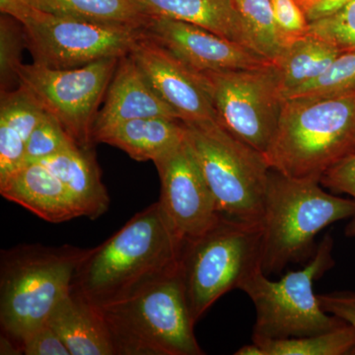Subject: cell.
<instances>
[{
  "label": "cell",
  "mask_w": 355,
  "mask_h": 355,
  "mask_svg": "<svg viewBox=\"0 0 355 355\" xmlns=\"http://www.w3.org/2000/svg\"><path fill=\"white\" fill-rule=\"evenodd\" d=\"M184 243L160 202L153 203L99 247L89 249L71 291L100 308L132 297L176 275Z\"/></svg>",
  "instance_id": "6da1fadb"
},
{
  "label": "cell",
  "mask_w": 355,
  "mask_h": 355,
  "mask_svg": "<svg viewBox=\"0 0 355 355\" xmlns=\"http://www.w3.org/2000/svg\"><path fill=\"white\" fill-rule=\"evenodd\" d=\"M355 153V90L331 97L284 99L272 144L270 169L294 179L320 181Z\"/></svg>",
  "instance_id": "7a4b0ae2"
},
{
  "label": "cell",
  "mask_w": 355,
  "mask_h": 355,
  "mask_svg": "<svg viewBox=\"0 0 355 355\" xmlns=\"http://www.w3.org/2000/svg\"><path fill=\"white\" fill-rule=\"evenodd\" d=\"M354 216L355 200L327 193L316 180L294 179L270 169L261 220V270L268 277L306 260L315 254L321 231Z\"/></svg>",
  "instance_id": "3957f363"
},
{
  "label": "cell",
  "mask_w": 355,
  "mask_h": 355,
  "mask_svg": "<svg viewBox=\"0 0 355 355\" xmlns=\"http://www.w3.org/2000/svg\"><path fill=\"white\" fill-rule=\"evenodd\" d=\"M89 249L64 245H20L2 250L0 258V324L22 349L28 334L46 323L71 289L77 268Z\"/></svg>",
  "instance_id": "277c9868"
},
{
  "label": "cell",
  "mask_w": 355,
  "mask_h": 355,
  "mask_svg": "<svg viewBox=\"0 0 355 355\" xmlns=\"http://www.w3.org/2000/svg\"><path fill=\"white\" fill-rule=\"evenodd\" d=\"M261 223L219 217L202 235L186 240L178 275L193 321L224 294L239 289L261 268Z\"/></svg>",
  "instance_id": "5b68a950"
},
{
  "label": "cell",
  "mask_w": 355,
  "mask_h": 355,
  "mask_svg": "<svg viewBox=\"0 0 355 355\" xmlns=\"http://www.w3.org/2000/svg\"><path fill=\"white\" fill-rule=\"evenodd\" d=\"M114 355H202L178 272L101 307Z\"/></svg>",
  "instance_id": "8992f818"
},
{
  "label": "cell",
  "mask_w": 355,
  "mask_h": 355,
  "mask_svg": "<svg viewBox=\"0 0 355 355\" xmlns=\"http://www.w3.org/2000/svg\"><path fill=\"white\" fill-rule=\"evenodd\" d=\"M184 125L187 141L219 216L261 223L270 172L265 155L231 135L218 121Z\"/></svg>",
  "instance_id": "52a82bcc"
},
{
  "label": "cell",
  "mask_w": 355,
  "mask_h": 355,
  "mask_svg": "<svg viewBox=\"0 0 355 355\" xmlns=\"http://www.w3.org/2000/svg\"><path fill=\"white\" fill-rule=\"evenodd\" d=\"M333 239L326 235L302 270L289 272L277 282L268 279L261 268L239 289L256 309L253 338H300L324 333L345 322L328 314L314 293V284L335 265Z\"/></svg>",
  "instance_id": "ba28073f"
},
{
  "label": "cell",
  "mask_w": 355,
  "mask_h": 355,
  "mask_svg": "<svg viewBox=\"0 0 355 355\" xmlns=\"http://www.w3.org/2000/svg\"><path fill=\"white\" fill-rule=\"evenodd\" d=\"M121 58H105L85 67L57 69L33 62L18 70V85L60 121L77 146L92 148L100 103Z\"/></svg>",
  "instance_id": "9c48e42d"
},
{
  "label": "cell",
  "mask_w": 355,
  "mask_h": 355,
  "mask_svg": "<svg viewBox=\"0 0 355 355\" xmlns=\"http://www.w3.org/2000/svg\"><path fill=\"white\" fill-rule=\"evenodd\" d=\"M203 74L219 125L265 155L284 102L275 65Z\"/></svg>",
  "instance_id": "30bf717a"
},
{
  "label": "cell",
  "mask_w": 355,
  "mask_h": 355,
  "mask_svg": "<svg viewBox=\"0 0 355 355\" xmlns=\"http://www.w3.org/2000/svg\"><path fill=\"white\" fill-rule=\"evenodd\" d=\"M22 25L35 64L57 69L125 57L146 35L144 29L93 24L36 8Z\"/></svg>",
  "instance_id": "8fae6325"
},
{
  "label": "cell",
  "mask_w": 355,
  "mask_h": 355,
  "mask_svg": "<svg viewBox=\"0 0 355 355\" xmlns=\"http://www.w3.org/2000/svg\"><path fill=\"white\" fill-rule=\"evenodd\" d=\"M154 164L161 181L159 202L184 241L202 235L218 220L216 200L187 137Z\"/></svg>",
  "instance_id": "7c38bea8"
},
{
  "label": "cell",
  "mask_w": 355,
  "mask_h": 355,
  "mask_svg": "<svg viewBox=\"0 0 355 355\" xmlns=\"http://www.w3.org/2000/svg\"><path fill=\"white\" fill-rule=\"evenodd\" d=\"M130 55L151 87L177 112L184 123L217 121L205 74L184 65L146 33Z\"/></svg>",
  "instance_id": "4fadbf2b"
},
{
  "label": "cell",
  "mask_w": 355,
  "mask_h": 355,
  "mask_svg": "<svg viewBox=\"0 0 355 355\" xmlns=\"http://www.w3.org/2000/svg\"><path fill=\"white\" fill-rule=\"evenodd\" d=\"M144 31L180 62L200 73L272 64L242 44L183 21L151 16Z\"/></svg>",
  "instance_id": "5bb4252c"
},
{
  "label": "cell",
  "mask_w": 355,
  "mask_h": 355,
  "mask_svg": "<svg viewBox=\"0 0 355 355\" xmlns=\"http://www.w3.org/2000/svg\"><path fill=\"white\" fill-rule=\"evenodd\" d=\"M153 116L181 121L177 112L151 87L130 53L119 62L104 105L96 116L93 137L119 123Z\"/></svg>",
  "instance_id": "9a60e30c"
},
{
  "label": "cell",
  "mask_w": 355,
  "mask_h": 355,
  "mask_svg": "<svg viewBox=\"0 0 355 355\" xmlns=\"http://www.w3.org/2000/svg\"><path fill=\"white\" fill-rule=\"evenodd\" d=\"M0 193L51 223L83 216L64 184L41 162L21 166L0 182Z\"/></svg>",
  "instance_id": "2e32d148"
},
{
  "label": "cell",
  "mask_w": 355,
  "mask_h": 355,
  "mask_svg": "<svg viewBox=\"0 0 355 355\" xmlns=\"http://www.w3.org/2000/svg\"><path fill=\"white\" fill-rule=\"evenodd\" d=\"M70 355H114V349L101 308L70 289L46 320Z\"/></svg>",
  "instance_id": "e0dca14e"
},
{
  "label": "cell",
  "mask_w": 355,
  "mask_h": 355,
  "mask_svg": "<svg viewBox=\"0 0 355 355\" xmlns=\"http://www.w3.org/2000/svg\"><path fill=\"white\" fill-rule=\"evenodd\" d=\"M183 121L175 119H137L119 123L94 135L95 142L118 147L135 160L156 162L186 140Z\"/></svg>",
  "instance_id": "ac0fdd59"
},
{
  "label": "cell",
  "mask_w": 355,
  "mask_h": 355,
  "mask_svg": "<svg viewBox=\"0 0 355 355\" xmlns=\"http://www.w3.org/2000/svg\"><path fill=\"white\" fill-rule=\"evenodd\" d=\"M40 162L64 184L81 216L96 219L108 210V193L102 183L92 148L70 147Z\"/></svg>",
  "instance_id": "d6986e66"
},
{
  "label": "cell",
  "mask_w": 355,
  "mask_h": 355,
  "mask_svg": "<svg viewBox=\"0 0 355 355\" xmlns=\"http://www.w3.org/2000/svg\"><path fill=\"white\" fill-rule=\"evenodd\" d=\"M137 1L150 16L170 18L198 26L253 51L234 0Z\"/></svg>",
  "instance_id": "ffe728a7"
},
{
  "label": "cell",
  "mask_w": 355,
  "mask_h": 355,
  "mask_svg": "<svg viewBox=\"0 0 355 355\" xmlns=\"http://www.w3.org/2000/svg\"><path fill=\"white\" fill-rule=\"evenodd\" d=\"M44 12L93 24L144 29L151 16L137 0H29Z\"/></svg>",
  "instance_id": "44dd1931"
},
{
  "label": "cell",
  "mask_w": 355,
  "mask_h": 355,
  "mask_svg": "<svg viewBox=\"0 0 355 355\" xmlns=\"http://www.w3.org/2000/svg\"><path fill=\"white\" fill-rule=\"evenodd\" d=\"M343 53L331 44L308 33L294 40L275 62L282 95L315 80Z\"/></svg>",
  "instance_id": "7402d4cb"
},
{
  "label": "cell",
  "mask_w": 355,
  "mask_h": 355,
  "mask_svg": "<svg viewBox=\"0 0 355 355\" xmlns=\"http://www.w3.org/2000/svg\"><path fill=\"white\" fill-rule=\"evenodd\" d=\"M263 355H347L355 354V329L345 323L317 335L291 338H253Z\"/></svg>",
  "instance_id": "603a6c76"
},
{
  "label": "cell",
  "mask_w": 355,
  "mask_h": 355,
  "mask_svg": "<svg viewBox=\"0 0 355 355\" xmlns=\"http://www.w3.org/2000/svg\"><path fill=\"white\" fill-rule=\"evenodd\" d=\"M252 50L275 64L287 46L275 23L270 0H234Z\"/></svg>",
  "instance_id": "cb8c5ba5"
},
{
  "label": "cell",
  "mask_w": 355,
  "mask_h": 355,
  "mask_svg": "<svg viewBox=\"0 0 355 355\" xmlns=\"http://www.w3.org/2000/svg\"><path fill=\"white\" fill-rule=\"evenodd\" d=\"M355 90V51L343 53L322 76L286 92L282 99L299 97H331Z\"/></svg>",
  "instance_id": "d4e9b609"
},
{
  "label": "cell",
  "mask_w": 355,
  "mask_h": 355,
  "mask_svg": "<svg viewBox=\"0 0 355 355\" xmlns=\"http://www.w3.org/2000/svg\"><path fill=\"white\" fill-rule=\"evenodd\" d=\"M44 114L46 112L39 102L22 86L1 90L0 121L15 128L26 142Z\"/></svg>",
  "instance_id": "484cf974"
},
{
  "label": "cell",
  "mask_w": 355,
  "mask_h": 355,
  "mask_svg": "<svg viewBox=\"0 0 355 355\" xmlns=\"http://www.w3.org/2000/svg\"><path fill=\"white\" fill-rule=\"evenodd\" d=\"M27 49L24 27L19 21L2 14L0 18V85L10 90L18 84V70L22 65V53Z\"/></svg>",
  "instance_id": "4316f807"
},
{
  "label": "cell",
  "mask_w": 355,
  "mask_h": 355,
  "mask_svg": "<svg viewBox=\"0 0 355 355\" xmlns=\"http://www.w3.org/2000/svg\"><path fill=\"white\" fill-rule=\"evenodd\" d=\"M77 146L60 121L46 113L26 142L25 163L40 162Z\"/></svg>",
  "instance_id": "83f0119b"
},
{
  "label": "cell",
  "mask_w": 355,
  "mask_h": 355,
  "mask_svg": "<svg viewBox=\"0 0 355 355\" xmlns=\"http://www.w3.org/2000/svg\"><path fill=\"white\" fill-rule=\"evenodd\" d=\"M308 33L324 40L342 53L355 51V1L330 15L309 22Z\"/></svg>",
  "instance_id": "f1b7e54d"
},
{
  "label": "cell",
  "mask_w": 355,
  "mask_h": 355,
  "mask_svg": "<svg viewBox=\"0 0 355 355\" xmlns=\"http://www.w3.org/2000/svg\"><path fill=\"white\" fill-rule=\"evenodd\" d=\"M275 23L287 46L309 32V21L297 0H270Z\"/></svg>",
  "instance_id": "f546056e"
},
{
  "label": "cell",
  "mask_w": 355,
  "mask_h": 355,
  "mask_svg": "<svg viewBox=\"0 0 355 355\" xmlns=\"http://www.w3.org/2000/svg\"><path fill=\"white\" fill-rule=\"evenodd\" d=\"M26 141L19 132L0 121V182L24 164Z\"/></svg>",
  "instance_id": "4dcf8cb0"
},
{
  "label": "cell",
  "mask_w": 355,
  "mask_h": 355,
  "mask_svg": "<svg viewBox=\"0 0 355 355\" xmlns=\"http://www.w3.org/2000/svg\"><path fill=\"white\" fill-rule=\"evenodd\" d=\"M22 352L26 355H70L67 345L48 322L25 336Z\"/></svg>",
  "instance_id": "1f68e13d"
},
{
  "label": "cell",
  "mask_w": 355,
  "mask_h": 355,
  "mask_svg": "<svg viewBox=\"0 0 355 355\" xmlns=\"http://www.w3.org/2000/svg\"><path fill=\"white\" fill-rule=\"evenodd\" d=\"M320 183L335 193H347L355 200V153L324 173Z\"/></svg>",
  "instance_id": "d6a6232c"
},
{
  "label": "cell",
  "mask_w": 355,
  "mask_h": 355,
  "mask_svg": "<svg viewBox=\"0 0 355 355\" xmlns=\"http://www.w3.org/2000/svg\"><path fill=\"white\" fill-rule=\"evenodd\" d=\"M320 305L328 314L333 315L355 329V293L335 292L318 295Z\"/></svg>",
  "instance_id": "836d02e7"
},
{
  "label": "cell",
  "mask_w": 355,
  "mask_h": 355,
  "mask_svg": "<svg viewBox=\"0 0 355 355\" xmlns=\"http://www.w3.org/2000/svg\"><path fill=\"white\" fill-rule=\"evenodd\" d=\"M309 22L336 12L355 0H297Z\"/></svg>",
  "instance_id": "e575fe53"
},
{
  "label": "cell",
  "mask_w": 355,
  "mask_h": 355,
  "mask_svg": "<svg viewBox=\"0 0 355 355\" xmlns=\"http://www.w3.org/2000/svg\"><path fill=\"white\" fill-rule=\"evenodd\" d=\"M34 7L29 0H0V11L2 14L11 16L14 19L24 22Z\"/></svg>",
  "instance_id": "d590c367"
},
{
  "label": "cell",
  "mask_w": 355,
  "mask_h": 355,
  "mask_svg": "<svg viewBox=\"0 0 355 355\" xmlns=\"http://www.w3.org/2000/svg\"><path fill=\"white\" fill-rule=\"evenodd\" d=\"M235 355H263L260 347L253 343L251 345H244L235 352Z\"/></svg>",
  "instance_id": "8d00e7d4"
},
{
  "label": "cell",
  "mask_w": 355,
  "mask_h": 355,
  "mask_svg": "<svg viewBox=\"0 0 355 355\" xmlns=\"http://www.w3.org/2000/svg\"><path fill=\"white\" fill-rule=\"evenodd\" d=\"M345 233H347V235L350 236V237H355V216L350 221L347 229H345Z\"/></svg>",
  "instance_id": "74e56055"
}]
</instances>
